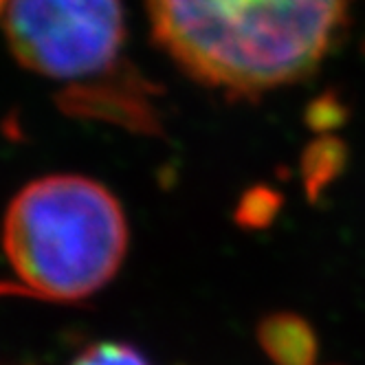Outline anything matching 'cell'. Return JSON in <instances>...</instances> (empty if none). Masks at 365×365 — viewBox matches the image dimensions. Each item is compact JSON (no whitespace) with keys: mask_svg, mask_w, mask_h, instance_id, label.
<instances>
[{"mask_svg":"<svg viewBox=\"0 0 365 365\" xmlns=\"http://www.w3.org/2000/svg\"><path fill=\"white\" fill-rule=\"evenodd\" d=\"M5 34L14 58L38 75L82 80L117 66L121 0H9Z\"/></svg>","mask_w":365,"mask_h":365,"instance_id":"3","label":"cell"},{"mask_svg":"<svg viewBox=\"0 0 365 365\" xmlns=\"http://www.w3.org/2000/svg\"><path fill=\"white\" fill-rule=\"evenodd\" d=\"M60 108L66 115L113 121L141 133H156L159 119L152 106V88L130 66L115 68V75L77 84L62 93Z\"/></svg>","mask_w":365,"mask_h":365,"instance_id":"4","label":"cell"},{"mask_svg":"<svg viewBox=\"0 0 365 365\" xmlns=\"http://www.w3.org/2000/svg\"><path fill=\"white\" fill-rule=\"evenodd\" d=\"M3 249L29 295L77 302L117 275L128 251V222L101 182L56 174L14 196Z\"/></svg>","mask_w":365,"mask_h":365,"instance_id":"2","label":"cell"},{"mask_svg":"<svg viewBox=\"0 0 365 365\" xmlns=\"http://www.w3.org/2000/svg\"><path fill=\"white\" fill-rule=\"evenodd\" d=\"M7 5H9V0H0V11L7 9Z\"/></svg>","mask_w":365,"mask_h":365,"instance_id":"8","label":"cell"},{"mask_svg":"<svg viewBox=\"0 0 365 365\" xmlns=\"http://www.w3.org/2000/svg\"><path fill=\"white\" fill-rule=\"evenodd\" d=\"M156 44L205 86L259 95L312 75L356 0H145Z\"/></svg>","mask_w":365,"mask_h":365,"instance_id":"1","label":"cell"},{"mask_svg":"<svg viewBox=\"0 0 365 365\" xmlns=\"http://www.w3.org/2000/svg\"><path fill=\"white\" fill-rule=\"evenodd\" d=\"M73 365H148V361L133 346L106 341L86 348Z\"/></svg>","mask_w":365,"mask_h":365,"instance_id":"6","label":"cell"},{"mask_svg":"<svg viewBox=\"0 0 365 365\" xmlns=\"http://www.w3.org/2000/svg\"><path fill=\"white\" fill-rule=\"evenodd\" d=\"M14 286H7V284H0V293H11Z\"/></svg>","mask_w":365,"mask_h":365,"instance_id":"7","label":"cell"},{"mask_svg":"<svg viewBox=\"0 0 365 365\" xmlns=\"http://www.w3.org/2000/svg\"><path fill=\"white\" fill-rule=\"evenodd\" d=\"M259 348L275 365H317L319 346L312 326L293 312H275L257 326Z\"/></svg>","mask_w":365,"mask_h":365,"instance_id":"5","label":"cell"}]
</instances>
